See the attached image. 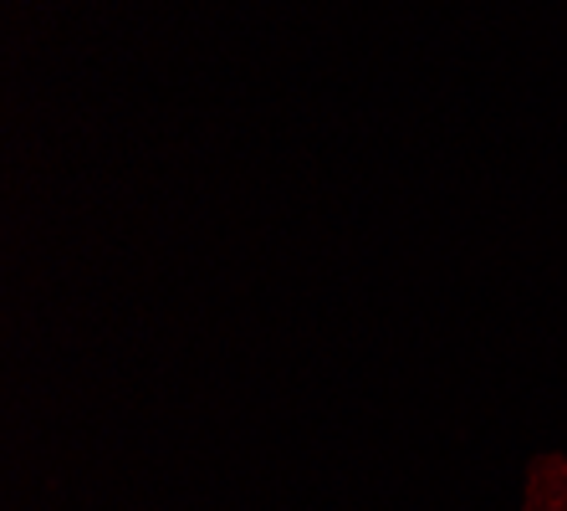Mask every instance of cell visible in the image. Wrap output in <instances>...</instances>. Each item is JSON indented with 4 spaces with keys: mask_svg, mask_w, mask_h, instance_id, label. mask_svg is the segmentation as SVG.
<instances>
[{
    "mask_svg": "<svg viewBox=\"0 0 567 511\" xmlns=\"http://www.w3.org/2000/svg\"><path fill=\"white\" fill-rule=\"evenodd\" d=\"M527 511H567V466H547V471L532 481Z\"/></svg>",
    "mask_w": 567,
    "mask_h": 511,
    "instance_id": "6da1fadb",
    "label": "cell"
}]
</instances>
